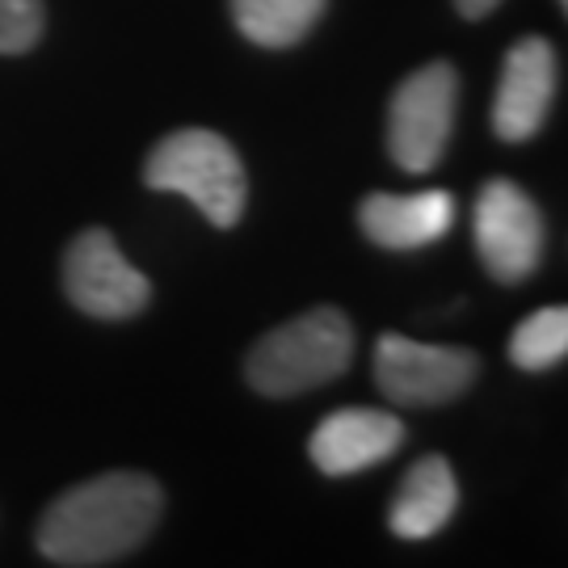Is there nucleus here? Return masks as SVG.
Segmentation results:
<instances>
[{
	"label": "nucleus",
	"instance_id": "1",
	"mask_svg": "<svg viewBox=\"0 0 568 568\" xmlns=\"http://www.w3.org/2000/svg\"><path fill=\"white\" fill-rule=\"evenodd\" d=\"M161 485L143 471H105L55 497L39 523L42 560L63 568L114 565L152 535Z\"/></svg>",
	"mask_w": 568,
	"mask_h": 568
},
{
	"label": "nucleus",
	"instance_id": "2",
	"mask_svg": "<svg viewBox=\"0 0 568 568\" xmlns=\"http://www.w3.org/2000/svg\"><path fill=\"white\" fill-rule=\"evenodd\" d=\"M354 358V328L337 307H312L291 325L265 333L248 349L244 375L262 396H304L342 375Z\"/></svg>",
	"mask_w": 568,
	"mask_h": 568
},
{
	"label": "nucleus",
	"instance_id": "3",
	"mask_svg": "<svg viewBox=\"0 0 568 568\" xmlns=\"http://www.w3.org/2000/svg\"><path fill=\"white\" fill-rule=\"evenodd\" d=\"M143 182L190 199L215 227H236L248 203V178L236 148L206 126L164 135L143 164Z\"/></svg>",
	"mask_w": 568,
	"mask_h": 568
},
{
	"label": "nucleus",
	"instance_id": "4",
	"mask_svg": "<svg viewBox=\"0 0 568 568\" xmlns=\"http://www.w3.org/2000/svg\"><path fill=\"white\" fill-rule=\"evenodd\" d=\"M459 77L450 63H426L400 81L387 114V152L405 173L438 169L455 131Z\"/></svg>",
	"mask_w": 568,
	"mask_h": 568
},
{
	"label": "nucleus",
	"instance_id": "5",
	"mask_svg": "<svg viewBox=\"0 0 568 568\" xmlns=\"http://www.w3.org/2000/svg\"><path fill=\"white\" fill-rule=\"evenodd\" d=\"M476 253L497 283H523L544 257V215L527 190L509 178H493L476 194Z\"/></svg>",
	"mask_w": 568,
	"mask_h": 568
},
{
	"label": "nucleus",
	"instance_id": "6",
	"mask_svg": "<svg viewBox=\"0 0 568 568\" xmlns=\"http://www.w3.org/2000/svg\"><path fill=\"white\" fill-rule=\"evenodd\" d=\"M476 354L464 345H426L384 333L375 342V384L392 405H447L476 384Z\"/></svg>",
	"mask_w": 568,
	"mask_h": 568
},
{
	"label": "nucleus",
	"instance_id": "7",
	"mask_svg": "<svg viewBox=\"0 0 568 568\" xmlns=\"http://www.w3.org/2000/svg\"><path fill=\"white\" fill-rule=\"evenodd\" d=\"M63 291L84 316L98 321H131L152 300V283L122 257L119 241L105 227H89L68 244Z\"/></svg>",
	"mask_w": 568,
	"mask_h": 568
},
{
	"label": "nucleus",
	"instance_id": "8",
	"mask_svg": "<svg viewBox=\"0 0 568 568\" xmlns=\"http://www.w3.org/2000/svg\"><path fill=\"white\" fill-rule=\"evenodd\" d=\"M556 102V51L548 39H523L506 51L501 84L493 98V131L501 143H527L539 135Z\"/></svg>",
	"mask_w": 568,
	"mask_h": 568
},
{
	"label": "nucleus",
	"instance_id": "9",
	"mask_svg": "<svg viewBox=\"0 0 568 568\" xmlns=\"http://www.w3.org/2000/svg\"><path fill=\"white\" fill-rule=\"evenodd\" d=\"M400 443H405L400 417H392L384 408H337L312 429L307 455L325 476L342 480L384 464L387 455L400 450Z\"/></svg>",
	"mask_w": 568,
	"mask_h": 568
},
{
	"label": "nucleus",
	"instance_id": "10",
	"mask_svg": "<svg viewBox=\"0 0 568 568\" xmlns=\"http://www.w3.org/2000/svg\"><path fill=\"white\" fill-rule=\"evenodd\" d=\"M455 194L450 190H417V194H371L358 206V224L366 241L379 248H426L438 244L455 224Z\"/></svg>",
	"mask_w": 568,
	"mask_h": 568
},
{
	"label": "nucleus",
	"instance_id": "11",
	"mask_svg": "<svg viewBox=\"0 0 568 568\" xmlns=\"http://www.w3.org/2000/svg\"><path fill=\"white\" fill-rule=\"evenodd\" d=\"M455 506H459L455 471L443 455H426L405 471L387 509V527L396 539H429L455 518Z\"/></svg>",
	"mask_w": 568,
	"mask_h": 568
},
{
	"label": "nucleus",
	"instance_id": "12",
	"mask_svg": "<svg viewBox=\"0 0 568 568\" xmlns=\"http://www.w3.org/2000/svg\"><path fill=\"white\" fill-rule=\"evenodd\" d=\"M321 13H325V0H232L236 30L265 51L304 42Z\"/></svg>",
	"mask_w": 568,
	"mask_h": 568
},
{
	"label": "nucleus",
	"instance_id": "13",
	"mask_svg": "<svg viewBox=\"0 0 568 568\" xmlns=\"http://www.w3.org/2000/svg\"><path fill=\"white\" fill-rule=\"evenodd\" d=\"M568 358V312L565 307H539L509 333V363L518 371H551Z\"/></svg>",
	"mask_w": 568,
	"mask_h": 568
},
{
	"label": "nucleus",
	"instance_id": "14",
	"mask_svg": "<svg viewBox=\"0 0 568 568\" xmlns=\"http://www.w3.org/2000/svg\"><path fill=\"white\" fill-rule=\"evenodd\" d=\"M42 0H0V55H21L42 39Z\"/></svg>",
	"mask_w": 568,
	"mask_h": 568
},
{
	"label": "nucleus",
	"instance_id": "15",
	"mask_svg": "<svg viewBox=\"0 0 568 568\" xmlns=\"http://www.w3.org/2000/svg\"><path fill=\"white\" fill-rule=\"evenodd\" d=\"M455 4H459V13H464L467 21H480V18H488L501 0H455Z\"/></svg>",
	"mask_w": 568,
	"mask_h": 568
},
{
	"label": "nucleus",
	"instance_id": "16",
	"mask_svg": "<svg viewBox=\"0 0 568 568\" xmlns=\"http://www.w3.org/2000/svg\"><path fill=\"white\" fill-rule=\"evenodd\" d=\"M560 4H568V0H560Z\"/></svg>",
	"mask_w": 568,
	"mask_h": 568
}]
</instances>
